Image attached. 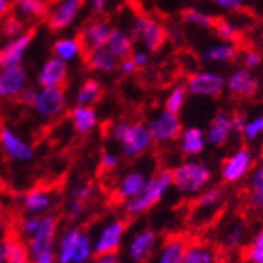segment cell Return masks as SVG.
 <instances>
[{"label": "cell", "instance_id": "cell-24", "mask_svg": "<svg viewBox=\"0 0 263 263\" xmlns=\"http://www.w3.org/2000/svg\"><path fill=\"white\" fill-rule=\"evenodd\" d=\"M69 122L73 129L81 134V136H87L90 133H93L98 126V114L97 109L93 106H81L76 104L73 109L69 110Z\"/></svg>", "mask_w": 263, "mask_h": 263}, {"label": "cell", "instance_id": "cell-46", "mask_svg": "<svg viewBox=\"0 0 263 263\" xmlns=\"http://www.w3.org/2000/svg\"><path fill=\"white\" fill-rule=\"evenodd\" d=\"M249 187L251 193L263 194V162L254 165L252 172L249 174Z\"/></svg>", "mask_w": 263, "mask_h": 263}, {"label": "cell", "instance_id": "cell-37", "mask_svg": "<svg viewBox=\"0 0 263 263\" xmlns=\"http://www.w3.org/2000/svg\"><path fill=\"white\" fill-rule=\"evenodd\" d=\"M187 90L184 85H177L174 87L169 95H167V98L164 101V109L169 110L172 114H180L181 109L184 107L186 101H187Z\"/></svg>", "mask_w": 263, "mask_h": 263}, {"label": "cell", "instance_id": "cell-56", "mask_svg": "<svg viewBox=\"0 0 263 263\" xmlns=\"http://www.w3.org/2000/svg\"><path fill=\"white\" fill-rule=\"evenodd\" d=\"M32 263H57L54 252H44L36 257H32Z\"/></svg>", "mask_w": 263, "mask_h": 263}, {"label": "cell", "instance_id": "cell-30", "mask_svg": "<svg viewBox=\"0 0 263 263\" xmlns=\"http://www.w3.org/2000/svg\"><path fill=\"white\" fill-rule=\"evenodd\" d=\"M106 47L118 60H123L129 57L131 52L134 51V40L129 35V32L123 29H112Z\"/></svg>", "mask_w": 263, "mask_h": 263}, {"label": "cell", "instance_id": "cell-13", "mask_svg": "<svg viewBox=\"0 0 263 263\" xmlns=\"http://www.w3.org/2000/svg\"><path fill=\"white\" fill-rule=\"evenodd\" d=\"M85 2L87 0H59L46 16L49 29L54 32L68 29L78 19Z\"/></svg>", "mask_w": 263, "mask_h": 263}, {"label": "cell", "instance_id": "cell-45", "mask_svg": "<svg viewBox=\"0 0 263 263\" xmlns=\"http://www.w3.org/2000/svg\"><path fill=\"white\" fill-rule=\"evenodd\" d=\"M240 60H241V66L246 68V69H255L261 65V60H263V55L257 51V49H248V51H243L240 55Z\"/></svg>", "mask_w": 263, "mask_h": 263}, {"label": "cell", "instance_id": "cell-27", "mask_svg": "<svg viewBox=\"0 0 263 263\" xmlns=\"http://www.w3.org/2000/svg\"><path fill=\"white\" fill-rule=\"evenodd\" d=\"M84 59L88 69H91L93 73H101V74H109L112 71H115L118 68V62H120L106 46L84 54Z\"/></svg>", "mask_w": 263, "mask_h": 263}, {"label": "cell", "instance_id": "cell-29", "mask_svg": "<svg viewBox=\"0 0 263 263\" xmlns=\"http://www.w3.org/2000/svg\"><path fill=\"white\" fill-rule=\"evenodd\" d=\"M248 235V227L241 218L230 219L221 230V240L222 245L229 249H240L245 245Z\"/></svg>", "mask_w": 263, "mask_h": 263}, {"label": "cell", "instance_id": "cell-2", "mask_svg": "<svg viewBox=\"0 0 263 263\" xmlns=\"http://www.w3.org/2000/svg\"><path fill=\"white\" fill-rule=\"evenodd\" d=\"M54 255L57 263H91L95 257L91 233L78 224L59 233Z\"/></svg>", "mask_w": 263, "mask_h": 263}, {"label": "cell", "instance_id": "cell-39", "mask_svg": "<svg viewBox=\"0 0 263 263\" xmlns=\"http://www.w3.org/2000/svg\"><path fill=\"white\" fill-rule=\"evenodd\" d=\"M5 263H32L27 246L21 240H10V249Z\"/></svg>", "mask_w": 263, "mask_h": 263}, {"label": "cell", "instance_id": "cell-8", "mask_svg": "<svg viewBox=\"0 0 263 263\" xmlns=\"http://www.w3.org/2000/svg\"><path fill=\"white\" fill-rule=\"evenodd\" d=\"M57 236H59V219L51 213L40 216V224L36 230L26 241L30 257H36L44 252H54Z\"/></svg>", "mask_w": 263, "mask_h": 263}, {"label": "cell", "instance_id": "cell-12", "mask_svg": "<svg viewBox=\"0 0 263 263\" xmlns=\"http://www.w3.org/2000/svg\"><path fill=\"white\" fill-rule=\"evenodd\" d=\"M32 109L44 120H54L66 109V93L63 87H41Z\"/></svg>", "mask_w": 263, "mask_h": 263}, {"label": "cell", "instance_id": "cell-5", "mask_svg": "<svg viewBox=\"0 0 263 263\" xmlns=\"http://www.w3.org/2000/svg\"><path fill=\"white\" fill-rule=\"evenodd\" d=\"M129 35L134 41H139L147 52L156 54L167 43V27L156 17L148 14H139L129 29Z\"/></svg>", "mask_w": 263, "mask_h": 263}, {"label": "cell", "instance_id": "cell-52", "mask_svg": "<svg viewBox=\"0 0 263 263\" xmlns=\"http://www.w3.org/2000/svg\"><path fill=\"white\" fill-rule=\"evenodd\" d=\"M91 263H125V261H123V257L118 252H112V254L95 255Z\"/></svg>", "mask_w": 263, "mask_h": 263}, {"label": "cell", "instance_id": "cell-20", "mask_svg": "<svg viewBox=\"0 0 263 263\" xmlns=\"http://www.w3.org/2000/svg\"><path fill=\"white\" fill-rule=\"evenodd\" d=\"M110 30L112 27L104 21H90L88 24H85L78 36L84 47V54L104 47L109 40Z\"/></svg>", "mask_w": 263, "mask_h": 263}, {"label": "cell", "instance_id": "cell-34", "mask_svg": "<svg viewBox=\"0 0 263 263\" xmlns=\"http://www.w3.org/2000/svg\"><path fill=\"white\" fill-rule=\"evenodd\" d=\"M104 95V88L100 81L97 79H87L76 93V104L81 106H95Z\"/></svg>", "mask_w": 263, "mask_h": 263}, {"label": "cell", "instance_id": "cell-57", "mask_svg": "<svg viewBox=\"0 0 263 263\" xmlns=\"http://www.w3.org/2000/svg\"><path fill=\"white\" fill-rule=\"evenodd\" d=\"M13 4H14V0H0V21L11 13Z\"/></svg>", "mask_w": 263, "mask_h": 263}, {"label": "cell", "instance_id": "cell-53", "mask_svg": "<svg viewBox=\"0 0 263 263\" xmlns=\"http://www.w3.org/2000/svg\"><path fill=\"white\" fill-rule=\"evenodd\" d=\"M117 69H120V73L125 74V76H131V74H134V73H137V71H139L136 68V65H134V62L129 57H126V59L118 62V68Z\"/></svg>", "mask_w": 263, "mask_h": 263}, {"label": "cell", "instance_id": "cell-6", "mask_svg": "<svg viewBox=\"0 0 263 263\" xmlns=\"http://www.w3.org/2000/svg\"><path fill=\"white\" fill-rule=\"evenodd\" d=\"M128 233V222L123 218H110L103 221L91 235L95 255L118 252L123 248Z\"/></svg>", "mask_w": 263, "mask_h": 263}, {"label": "cell", "instance_id": "cell-16", "mask_svg": "<svg viewBox=\"0 0 263 263\" xmlns=\"http://www.w3.org/2000/svg\"><path fill=\"white\" fill-rule=\"evenodd\" d=\"M226 88H229L230 95H233L235 98L251 100L258 93L260 82L251 69L240 66L230 73L227 84H226Z\"/></svg>", "mask_w": 263, "mask_h": 263}, {"label": "cell", "instance_id": "cell-25", "mask_svg": "<svg viewBox=\"0 0 263 263\" xmlns=\"http://www.w3.org/2000/svg\"><path fill=\"white\" fill-rule=\"evenodd\" d=\"M177 140L180 145V152L187 158L199 156L206 147L205 131L197 126H189V128L181 129Z\"/></svg>", "mask_w": 263, "mask_h": 263}, {"label": "cell", "instance_id": "cell-21", "mask_svg": "<svg viewBox=\"0 0 263 263\" xmlns=\"http://www.w3.org/2000/svg\"><path fill=\"white\" fill-rule=\"evenodd\" d=\"M233 136L232 133V118L230 114L226 110H219L216 115L213 117L210 122L206 131H205V139L206 145L211 147H224L226 143L230 140Z\"/></svg>", "mask_w": 263, "mask_h": 263}, {"label": "cell", "instance_id": "cell-23", "mask_svg": "<svg viewBox=\"0 0 263 263\" xmlns=\"http://www.w3.org/2000/svg\"><path fill=\"white\" fill-rule=\"evenodd\" d=\"M186 240L178 235L167 236L162 240L148 263H183Z\"/></svg>", "mask_w": 263, "mask_h": 263}, {"label": "cell", "instance_id": "cell-51", "mask_svg": "<svg viewBox=\"0 0 263 263\" xmlns=\"http://www.w3.org/2000/svg\"><path fill=\"white\" fill-rule=\"evenodd\" d=\"M230 118H232V133H233V136H241L243 126L246 123L245 115L240 114V112H233V114H230Z\"/></svg>", "mask_w": 263, "mask_h": 263}, {"label": "cell", "instance_id": "cell-33", "mask_svg": "<svg viewBox=\"0 0 263 263\" xmlns=\"http://www.w3.org/2000/svg\"><path fill=\"white\" fill-rule=\"evenodd\" d=\"M52 52L55 57H59L68 63V62H73L78 57L84 55V47L78 36H65L54 43Z\"/></svg>", "mask_w": 263, "mask_h": 263}, {"label": "cell", "instance_id": "cell-60", "mask_svg": "<svg viewBox=\"0 0 263 263\" xmlns=\"http://www.w3.org/2000/svg\"><path fill=\"white\" fill-rule=\"evenodd\" d=\"M258 263H263V257H261V260H260V261H258Z\"/></svg>", "mask_w": 263, "mask_h": 263}, {"label": "cell", "instance_id": "cell-38", "mask_svg": "<svg viewBox=\"0 0 263 263\" xmlns=\"http://www.w3.org/2000/svg\"><path fill=\"white\" fill-rule=\"evenodd\" d=\"M87 211H88V203L76 200V199H68L65 203V214L69 222L79 224L87 218Z\"/></svg>", "mask_w": 263, "mask_h": 263}, {"label": "cell", "instance_id": "cell-50", "mask_svg": "<svg viewBox=\"0 0 263 263\" xmlns=\"http://www.w3.org/2000/svg\"><path fill=\"white\" fill-rule=\"evenodd\" d=\"M36 93H38V88H36V87L27 85L26 88H24V90L21 91V95H19V98H17V100H19L24 106L32 107V104H33V101H35V98H36Z\"/></svg>", "mask_w": 263, "mask_h": 263}, {"label": "cell", "instance_id": "cell-19", "mask_svg": "<svg viewBox=\"0 0 263 263\" xmlns=\"http://www.w3.org/2000/svg\"><path fill=\"white\" fill-rule=\"evenodd\" d=\"M68 81V63L52 55L47 59L40 71L36 82L40 87H63Z\"/></svg>", "mask_w": 263, "mask_h": 263}, {"label": "cell", "instance_id": "cell-47", "mask_svg": "<svg viewBox=\"0 0 263 263\" xmlns=\"http://www.w3.org/2000/svg\"><path fill=\"white\" fill-rule=\"evenodd\" d=\"M38 224H40V216H35V214H27V216L24 218L22 222H21V233L26 238H29L36 230Z\"/></svg>", "mask_w": 263, "mask_h": 263}, {"label": "cell", "instance_id": "cell-58", "mask_svg": "<svg viewBox=\"0 0 263 263\" xmlns=\"http://www.w3.org/2000/svg\"><path fill=\"white\" fill-rule=\"evenodd\" d=\"M249 202H251V205H252L255 210L263 211V194L251 193V194H249Z\"/></svg>", "mask_w": 263, "mask_h": 263}, {"label": "cell", "instance_id": "cell-49", "mask_svg": "<svg viewBox=\"0 0 263 263\" xmlns=\"http://www.w3.org/2000/svg\"><path fill=\"white\" fill-rule=\"evenodd\" d=\"M213 2L224 11H240L245 7V0H213Z\"/></svg>", "mask_w": 263, "mask_h": 263}, {"label": "cell", "instance_id": "cell-40", "mask_svg": "<svg viewBox=\"0 0 263 263\" xmlns=\"http://www.w3.org/2000/svg\"><path fill=\"white\" fill-rule=\"evenodd\" d=\"M0 22H2V26H0V32H2V35L5 38H14L17 35H21L22 32H26V30H24V21L16 13L14 14L10 13Z\"/></svg>", "mask_w": 263, "mask_h": 263}, {"label": "cell", "instance_id": "cell-43", "mask_svg": "<svg viewBox=\"0 0 263 263\" xmlns=\"http://www.w3.org/2000/svg\"><path fill=\"white\" fill-rule=\"evenodd\" d=\"M263 257V229H260L251 240L248 249V260L251 263H258Z\"/></svg>", "mask_w": 263, "mask_h": 263}, {"label": "cell", "instance_id": "cell-31", "mask_svg": "<svg viewBox=\"0 0 263 263\" xmlns=\"http://www.w3.org/2000/svg\"><path fill=\"white\" fill-rule=\"evenodd\" d=\"M13 8L22 21H38L47 16V0H14Z\"/></svg>", "mask_w": 263, "mask_h": 263}, {"label": "cell", "instance_id": "cell-41", "mask_svg": "<svg viewBox=\"0 0 263 263\" xmlns=\"http://www.w3.org/2000/svg\"><path fill=\"white\" fill-rule=\"evenodd\" d=\"M241 136L249 143L251 142H257L260 137H263V114L251 118V120H246V123L243 126Z\"/></svg>", "mask_w": 263, "mask_h": 263}, {"label": "cell", "instance_id": "cell-10", "mask_svg": "<svg viewBox=\"0 0 263 263\" xmlns=\"http://www.w3.org/2000/svg\"><path fill=\"white\" fill-rule=\"evenodd\" d=\"M227 78L216 71H197L186 81V90L193 97L218 98L226 90Z\"/></svg>", "mask_w": 263, "mask_h": 263}, {"label": "cell", "instance_id": "cell-7", "mask_svg": "<svg viewBox=\"0 0 263 263\" xmlns=\"http://www.w3.org/2000/svg\"><path fill=\"white\" fill-rule=\"evenodd\" d=\"M161 240L159 235L148 227L137 229L123 243L125 263H148L156 252Z\"/></svg>", "mask_w": 263, "mask_h": 263}, {"label": "cell", "instance_id": "cell-59", "mask_svg": "<svg viewBox=\"0 0 263 263\" xmlns=\"http://www.w3.org/2000/svg\"><path fill=\"white\" fill-rule=\"evenodd\" d=\"M260 158H261V161H263V143H261V148H260Z\"/></svg>", "mask_w": 263, "mask_h": 263}, {"label": "cell", "instance_id": "cell-1", "mask_svg": "<svg viewBox=\"0 0 263 263\" xmlns=\"http://www.w3.org/2000/svg\"><path fill=\"white\" fill-rule=\"evenodd\" d=\"M107 136L120 145V152L128 159H136L145 155L153 140L147 123L131 120H115L107 126Z\"/></svg>", "mask_w": 263, "mask_h": 263}, {"label": "cell", "instance_id": "cell-36", "mask_svg": "<svg viewBox=\"0 0 263 263\" xmlns=\"http://www.w3.org/2000/svg\"><path fill=\"white\" fill-rule=\"evenodd\" d=\"M214 19H216V16H213L199 8H184L181 11V21L187 24V26H194L197 29L211 30Z\"/></svg>", "mask_w": 263, "mask_h": 263}, {"label": "cell", "instance_id": "cell-14", "mask_svg": "<svg viewBox=\"0 0 263 263\" xmlns=\"http://www.w3.org/2000/svg\"><path fill=\"white\" fill-rule=\"evenodd\" d=\"M0 150L14 162H29L35 156V150L30 143L7 126L0 129Z\"/></svg>", "mask_w": 263, "mask_h": 263}, {"label": "cell", "instance_id": "cell-3", "mask_svg": "<svg viewBox=\"0 0 263 263\" xmlns=\"http://www.w3.org/2000/svg\"><path fill=\"white\" fill-rule=\"evenodd\" d=\"M172 189V169H161L152 174L140 193L125 202V213L129 218H139L156 206Z\"/></svg>", "mask_w": 263, "mask_h": 263}, {"label": "cell", "instance_id": "cell-9", "mask_svg": "<svg viewBox=\"0 0 263 263\" xmlns=\"http://www.w3.org/2000/svg\"><path fill=\"white\" fill-rule=\"evenodd\" d=\"M255 165V155L249 147H240L227 156L221 165V178L229 184H236L249 177Z\"/></svg>", "mask_w": 263, "mask_h": 263}, {"label": "cell", "instance_id": "cell-26", "mask_svg": "<svg viewBox=\"0 0 263 263\" xmlns=\"http://www.w3.org/2000/svg\"><path fill=\"white\" fill-rule=\"evenodd\" d=\"M224 189L219 186H208L203 189L200 194H197V203H196V216L202 218L203 216H213L222 203H224Z\"/></svg>", "mask_w": 263, "mask_h": 263}, {"label": "cell", "instance_id": "cell-22", "mask_svg": "<svg viewBox=\"0 0 263 263\" xmlns=\"http://www.w3.org/2000/svg\"><path fill=\"white\" fill-rule=\"evenodd\" d=\"M148 177L150 175H147V172H143L140 169L126 172L120 180H118V183L115 186V197L123 203L134 199L143 189V186H145Z\"/></svg>", "mask_w": 263, "mask_h": 263}, {"label": "cell", "instance_id": "cell-44", "mask_svg": "<svg viewBox=\"0 0 263 263\" xmlns=\"http://www.w3.org/2000/svg\"><path fill=\"white\" fill-rule=\"evenodd\" d=\"M118 164H120V155L112 150H103L101 156H100V169L106 174L114 172Z\"/></svg>", "mask_w": 263, "mask_h": 263}, {"label": "cell", "instance_id": "cell-11", "mask_svg": "<svg viewBox=\"0 0 263 263\" xmlns=\"http://www.w3.org/2000/svg\"><path fill=\"white\" fill-rule=\"evenodd\" d=\"M147 128L153 143H158V145H164V143H171L177 140L183 129L178 114H172L165 109H162L161 112L150 118Z\"/></svg>", "mask_w": 263, "mask_h": 263}, {"label": "cell", "instance_id": "cell-28", "mask_svg": "<svg viewBox=\"0 0 263 263\" xmlns=\"http://www.w3.org/2000/svg\"><path fill=\"white\" fill-rule=\"evenodd\" d=\"M240 55V46L236 43L221 41L203 51L202 59L206 63H232Z\"/></svg>", "mask_w": 263, "mask_h": 263}, {"label": "cell", "instance_id": "cell-15", "mask_svg": "<svg viewBox=\"0 0 263 263\" xmlns=\"http://www.w3.org/2000/svg\"><path fill=\"white\" fill-rule=\"evenodd\" d=\"M29 73L21 65L0 68V100H17L21 91L27 87Z\"/></svg>", "mask_w": 263, "mask_h": 263}, {"label": "cell", "instance_id": "cell-35", "mask_svg": "<svg viewBox=\"0 0 263 263\" xmlns=\"http://www.w3.org/2000/svg\"><path fill=\"white\" fill-rule=\"evenodd\" d=\"M211 30L221 41H229V43L238 44V41L241 38V30L238 27V24H235L229 17H216Z\"/></svg>", "mask_w": 263, "mask_h": 263}, {"label": "cell", "instance_id": "cell-17", "mask_svg": "<svg viewBox=\"0 0 263 263\" xmlns=\"http://www.w3.org/2000/svg\"><path fill=\"white\" fill-rule=\"evenodd\" d=\"M35 33L30 30L22 32L21 35L10 38L2 47H0V68H8L14 65H21L24 55L30 47Z\"/></svg>", "mask_w": 263, "mask_h": 263}, {"label": "cell", "instance_id": "cell-48", "mask_svg": "<svg viewBox=\"0 0 263 263\" xmlns=\"http://www.w3.org/2000/svg\"><path fill=\"white\" fill-rule=\"evenodd\" d=\"M129 59L134 62L136 68L137 69H142V68H145L150 62V54L145 51V49H134L129 55Z\"/></svg>", "mask_w": 263, "mask_h": 263}, {"label": "cell", "instance_id": "cell-18", "mask_svg": "<svg viewBox=\"0 0 263 263\" xmlns=\"http://www.w3.org/2000/svg\"><path fill=\"white\" fill-rule=\"evenodd\" d=\"M57 203V197L52 191L44 187H33L29 189L21 199V205L27 214L43 216V214L51 213Z\"/></svg>", "mask_w": 263, "mask_h": 263}, {"label": "cell", "instance_id": "cell-54", "mask_svg": "<svg viewBox=\"0 0 263 263\" xmlns=\"http://www.w3.org/2000/svg\"><path fill=\"white\" fill-rule=\"evenodd\" d=\"M87 2L90 4V8L95 14H101L106 11L109 0H87Z\"/></svg>", "mask_w": 263, "mask_h": 263}, {"label": "cell", "instance_id": "cell-55", "mask_svg": "<svg viewBox=\"0 0 263 263\" xmlns=\"http://www.w3.org/2000/svg\"><path fill=\"white\" fill-rule=\"evenodd\" d=\"M8 249H10V240L5 238L4 235H0V263H5Z\"/></svg>", "mask_w": 263, "mask_h": 263}, {"label": "cell", "instance_id": "cell-32", "mask_svg": "<svg viewBox=\"0 0 263 263\" xmlns=\"http://www.w3.org/2000/svg\"><path fill=\"white\" fill-rule=\"evenodd\" d=\"M183 263H218V254L208 243H187L183 255Z\"/></svg>", "mask_w": 263, "mask_h": 263}, {"label": "cell", "instance_id": "cell-4", "mask_svg": "<svg viewBox=\"0 0 263 263\" xmlns=\"http://www.w3.org/2000/svg\"><path fill=\"white\" fill-rule=\"evenodd\" d=\"M213 180V171L199 159L189 158L172 169V187L181 196L193 197L200 194L210 186Z\"/></svg>", "mask_w": 263, "mask_h": 263}, {"label": "cell", "instance_id": "cell-42", "mask_svg": "<svg viewBox=\"0 0 263 263\" xmlns=\"http://www.w3.org/2000/svg\"><path fill=\"white\" fill-rule=\"evenodd\" d=\"M95 197V186L93 183L87 181V180H81L78 183L73 184V187L69 189V199H76L81 202H91Z\"/></svg>", "mask_w": 263, "mask_h": 263}]
</instances>
